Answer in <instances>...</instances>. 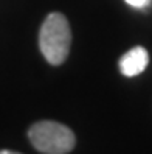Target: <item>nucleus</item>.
<instances>
[{
	"instance_id": "1",
	"label": "nucleus",
	"mask_w": 152,
	"mask_h": 154,
	"mask_svg": "<svg viewBox=\"0 0 152 154\" xmlns=\"http://www.w3.org/2000/svg\"><path fill=\"white\" fill-rule=\"evenodd\" d=\"M71 31L64 14L51 13L43 20L39 33V47L43 58L51 66H61L68 56Z\"/></svg>"
},
{
	"instance_id": "2",
	"label": "nucleus",
	"mask_w": 152,
	"mask_h": 154,
	"mask_svg": "<svg viewBox=\"0 0 152 154\" xmlns=\"http://www.w3.org/2000/svg\"><path fill=\"white\" fill-rule=\"evenodd\" d=\"M28 137L33 146L43 154H67L76 143L73 131L51 120L34 123L28 131Z\"/></svg>"
},
{
	"instance_id": "3",
	"label": "nucleus",
	"mask_w": 152,
	"mask_h": 154,
	"mask_svg": "<svg viewBox=\"0 0 152 154\" xmlns=\"http://www.w3.org/2000/svg\"><path fill=\"white\" fill-rule=\"evenodd\" d=\"M148 64H149V53L146 51V48L133 47L120 58L118 67L124 76H135L140 75L141 72H145Z\"/></svg>"
},
{
	"instance_id": "4",
	"label": "nucleus",
	"mask_w": 152,
	"mask_h": 154,
	"mask_svg": "<svg viewBox=\"0 0 152 154\" xmlns=\"http://www.w3.org/2000/svg\"><path fill=\"white\" fill-rule=\"evenodd\" d=\"M126 3H129L133 8H145L151 3V0H126Z\"/></svg>"
},
{
	"instance_id": "5",
	"label": "nucleus",
	"mask_w": 152,
	"mask_h": 154,
	"mask_svg": "<svg viewBox=\"0 0 152 154\" xmlns=\"http://www.w3.org/2000/svg\"><path fill=\"white\" fill-rule=\"evenodd\" d=\"M0 154H20V152H14V151H8V149H2Z\"/></svg>"
}]
</instances>
